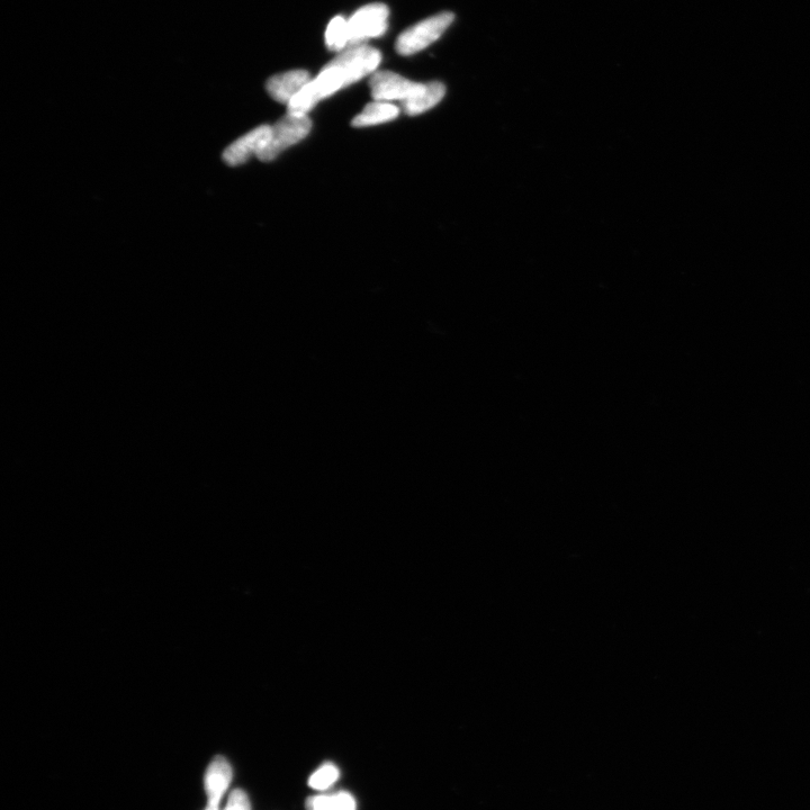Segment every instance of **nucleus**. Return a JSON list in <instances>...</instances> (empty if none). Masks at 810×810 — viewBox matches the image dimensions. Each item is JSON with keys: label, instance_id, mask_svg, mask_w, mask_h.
Wrapping results in <instances>:
<instances>
[{"label": "nucleus", "instance_id": "nucleus-1", "mask_svg": "<svg viewBox=\"0 0 810 810\" xmlns=\"http://www.w3.org/2000/svg\"><path fill=\"white\" fill-rule=\"evenodd\" d=\"M382 54L366 44L351 45L324 67L290 103L287 114L304 116L322 99L375 72Z\"/></svg>", "mask_w": 810, "mask_h": 810}, {"label": "nucleus", "instance_id": "nucleus-2", "mask_svg": "<svg viewBox=\"0 0 810 810\" xmlns=\"http://www.w3.org/2000/svg\"><path fill=\"white\" fill-rule=\"evenodd\" d=\"M454 14L445 12L427 18L405 30L396 41L395 49L402 56H410L429 47L430 44L441 38L450 24L454 22Z\"/></svg>", "mask_w": 810, "mask_h": 810}, {"label": "nucleus", "instance_id": "nucleus-3", "mask_svg": "<svg viewBox=\"0 0 810 810\" xmlns=\"http://www.w3.org/2000/svg\"><path fill=\"white\" fill-rule=\"evenodd\" d=\"M311 129L312 122L308 115L287 114L272 126L267 146L258 153L257 158L265 162L274 160L284 150L308 137Z\"/></svg>", "mask_w": 810, "mask_h": 810}, {"label": "nucleus", "instance_id": "nucleus-4", "mask_svg": "<svg viewBox=\"0 0 810 810\" xmlns=\"http://www.w3.org/2000/svg\"><path fill=\"white\" fill-rule=\"evenodd\" d=\"M389 8L375 3L359 8L348 20L349 47L378 38L387 30Z\"/></svg>", "mask_w": 810, "mask_h": 810}, {"label": "nucleus", "instance_id": "nucleus-5", "mask_svg": "<svg viewBox=\"0 0 810 810\" xmlns=\"http://www.w3.org/2000/svg\"><path fill=\"white\" fill-rule=\"evenodd\" d=\"M369 86L376 102L400 101L410 98L421 84L395 74L392 71H377L371 77Z\"/></svg>", "mask_w": 810, "mask_h": 810}, {"label": "nucleus", "instance_id": "nucleus-6", "mask_svg": "<svg viewBox=\"0 0 810 810\" xmlns=\"http://www.w3.org/2000/svg\"><path fill=\"white\" fill-rule=\"evenodd\" d=\"M272 133V126L261 125L257 129L243 135L236 142H233L230 147L225 149L223 158L230 166H239L252 156H258L261 150H264Z\"/></svg>", "mask_w": 810, "mask_h": 810}, {"label": "nucleus", "instance_id": "nucleus-7", "mask_svg": "<svg viewBox=\"0 0 810 810\" xmlns=\"http://www.w3.org/2000/svg\"><path fill=\"white\" fill-rule=\"evenodd\" d=\"M232 778L230 763L222 756H216L207 768L204 778L207 808H220L221 800L231 785Z\"/></svg>", "mask_w": 810, "mask_h": 810}, {"label": "nucleus", "instance_id": "nucleus-8", "mask_svg": "<svg viewBox=\"0 0 810 810\" xmlns=\"http://www.w3.org/2000/svg\"><path fill=\"white\" fill-rule=\"evenodd\" d=\"M311 76L305 70H293L276 75L267 81V92L276 102L287 104L310 83Z\"/></svg>", "mask_w": 810, "mask_h": 810}, {"label": "nucleus", "instance_id": "nucleus-9", "mask_svg": "<svg viewBox=\"0 0 810 810\" xmlns=\"http://www.w3.org/2000/svg\"><path fill=\"white\" fill-rule=\"evenodd\" d=\"M446 87L444 84L429 83L421 84L417 93H414L410 98L402 102V107L405 113L410 116L419 115L431 110L441 102L445 97Z\"/></svg>", "mask_w": 810, "mask_h": 810}, {"label": "nucleus", "instance_id": "nucleus-10", "mask_svg": "<svg viewBox=\"0 0 810 810\" xmlns=\"http://www.w3.org/2000/svg\"><path fill=\"white\" fill-rule=\"evenodd\" d=\"M400 114V108L387 102H374L368 104L362 113L357 115L353 121L355 128H364L390 122Z\"/></svg>", "mask_w": 810, "mask_h": 810}, {"label": "nucleus", "instance_id": "nucleus-11", "mask_svg": "<svg viewBox=\"0 0 810 810\" xmlns=\"http://www.w3.org/2000/svg\"><path fill=\"white\" fill-rule=\"evenodd\" d=\"M308 810H356V801L347 792L336 795L315 796L306 801Z\"/></svg>", "mask_w": 810, "mask_h": 810}, {"label": "nucleus", "instance_id": "nucleus-12", "mask_svg": "<svg viewBox=\"0 0 810 810\" xmlns=\"http://www.w3.org/2000/svg\"><path fill=\"white\" fill-rule=\"evenodd\" d=\"M326 43L331 51L341 52L349 47L348 21L344 16L332 18L326 31Z\"/></svg>", "mask_w": 810, "mask_h": 810}, {"label": "nucleus", "instance_id": "nucleus-13", "mask_svg": "<svg viewBox=\"0 0 810 810\" xmlns=\"http://www.w3.org/2000/svg\"><path fill=\"white\" fill-rule=\"evenodd\" d=\"M340 773L335 765L327 763L312 774L309 780V786L314 790H327L335 785L339 779Z\"/></svg>", "mask_w": 810, "mask_h": 810}, {"label": "nucleus", "instance_id": "nucleus-14", "mask_svg": "<svg viewBox=\"0 0 810 810\" xmlns=\"http://www.w3.org/2000/svg\"><path fill=\"white\" fill-rule=\"evenodd\" d=\"M224 810H251L250 800L245 791H232Z\"/></svg>", "mask_w": 810, "mask_h": 810}, {"label": "nucleus", "instance_id": "nucleus-15", "mask_svg": "<svg viewBox=\"0 0 810 810\" xmlns=\"http://www.w3.org/2000/svg\"><path fill=\"white\" fill-rule=\"evenodd\" d=\"M205 810H220V808H206Z\"/></svg>", "mask_w": 810, "mask_h": 810}]
</instances>
